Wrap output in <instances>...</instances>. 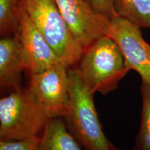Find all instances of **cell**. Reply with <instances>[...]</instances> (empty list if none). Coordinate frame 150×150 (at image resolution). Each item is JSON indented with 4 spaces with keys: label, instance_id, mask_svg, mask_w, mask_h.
Returning a JSON list of instances; mask_svg holds the SVG:
<instances>
[{
    "label": "cell",
    "instance_id": "1",
    "mask_svg": "<svg viewBox=\"0 0 150 150\" xmlns=\"http://www.w3.org/2000/svg\"><path fill=\"white\" fill-rule=\"evenodd\" d=\"M69 103L65 125L81 145L87 150H112L105 136L94 103L93 95L82 79L77 67L68 69Z\"/></svg>",
    "mask_w": 150,
    "mask_h": 150
},
{
    "label": "cell",
    "instance_id": "2",
    "mask_svg": "<svg viewBox=\"0 0 150 150\" xmlns=\"http://www.w3.org/2000/svg\"><path fill=\"white\" fill-rule=\"evenodd\" d=\"M50 120L29 86L11 92L0 99V140L40 136Z\"/></svg>",
    "mask_w": 150,
    "mask_h": 150
},
{
    "label": "cell",
    "instance_id": "3",
    "mask_svg": "<svg viewBox=\"0 0 150 150\" xmlns=\"http://www.w3.org/2000/svg\"><path fill=\"white\" fill-rule=\"evenodd\" d=\"M77 69L89 91L102 95L114 91L129 71L119 47L107 35L84 50Z\"/></svg>",
    "mask_w": 150,
    "mask_h": 150
},
{
    "label": "cell",
    "instance_id": "4",
    "mask_svg": "<svg viewBox=\"0 0 150 150\" xmlns=\"http://www.w3.org/2000/svg\"><path fill=\"white\" fill-rule=\"evenodd\" d=\"M21 4L61 63L68 68L79 63L84 49L67 26L55 0H21Z\"/></svg>",
    "mask_w": 150,
    "mask_h": 150
},
{
    "label": "cell",
    "instance_id": "5",
    "mask_svg": "<svg viewBox=\"0 0 150 150\" xmlns=\"http://www.w3.org/2000/svg\"><path fill=\"white\" fill-rule=\"evenodd\" d=\"M107 35L119 47L127 68L136 71L142 82L150 85V44L144 39L140 27L116 16L110 20Z\"/></svg>",
    "mask_w": 150,
    "mask_h": 150
},
{
    "label": "cell",
    "instance_id": "6",
    "mask_svg": "<svg viewBox=\"0 0 150 150\" xmlns=\"http://www.w3.org/2000/svg\"><path fill=\"white\" fill-rule=\"evenodd\" d=\"M68 67L60 63L30 74L29 85L50 119L64 117L69 103Z\"/></svg>",
    "mask_w": 150,
    "mask_h": 150
},
{
    "label": "cell",
    "instance_id": "7",
    "mask_svg": "<svg viewBox=\"0 0 150 150\" xmlns=\"http://www.w3.org/2000/svg\"><path fill=\"white\" fill-rule=\"evenodd\" d=\"M71 31L84 50L107 35L110 20L97 13L87 0H55Z\"/></svg>",
    "mask_w": 150,
    "mask_h": 150
},
{
    "label": "cell",
    "instance_id": "8",
    "mask_svg": "<svg viewBox=\"0 0 150 150\" xmlns=\"http://www.w3.org/2000/svg\"><path fill=\"white\" fill-rule=\"evenodd\" d=\"M19 38L22 45L26 71L29 75L41 72L61 63L22 4Z\"/></svg>",
    "mask_w": 150,
    "mask_h": 150
},
{
    "label": "cell",
    "instance_id": "9",
    "mask_svg": "<svg viewBox=\"0 0 150 150\" xmlns=\"http://www.w3.org/2000/svg\"><path fill=\"white\" fill-rule=\"evenodd\" d=\"M24 71L26 65L19 36L1 38L0 40L1 89L14 91L22 88V75Z\"/></svg>",
    "mask_w": 150,
    "mask_h": 150
},
{
    "label": "cell",
    "instance_id": "10",
    "mask_svg": "<svg viewBox=\"0 0 150 150\" xmlns=\"http://www.w3.org/2000/svg\"><path fill=\"white\" fill-rule=\"evenodd\" d=\"M40 150H83L61 117L48 122L40 136Z\"/></svg>",
    "mask_w": 150,
    "mask_h": 150
},
{
    "label": "cell",
    "instance_id": "11",
    "mask_svg": "<svg viewBox=\"0 0 150 150\" xmlns=\"http://www.w3.org/2000/svg\"><path fill=\"white\" fill-rule=\"evenodd\" d=\"M115 10L117 16L150 29V0H116Z\"/></svg>",
    "mask_w": 150,
    "mask_h": 150
},
{
    "label": "cell",
    "instance_id": "12",
    "mask_svg": "<svg viewBox=\"0 0 150 150\" xmlns=\"http://www.w3.org/2000/svg\"><path fill=\"white\" fill-rule=\"evenodd\" d=\"M21 0H0V35L19 36Z\"/></svg>",
    "mask_w": 150,
    "mask_h": 150
},
{
    "label": "cell",
    "instance_id": "13",
    "mask_svg": "<svg viewBox=\"0 0 150 150\" xmlns=\"http://www.w3.org/2000/svg\"><path fill=\"white\" fill-rule=\"evenodd\" d=\"M142 110L139 131L134 150H150V85L142 82L140 86Z\"/></svg>",
    "mask_w": 150,
    "mask_h": 150
},
{
    "label": "cell",
    "instance_id": "14",
    "mask_svg": "<svg viewBox=\"0 0 150 150\" xmlns=\"http://www.w3.org/2000/svg\"><path fill=\"white\" fill-rule=\"evenodd\" d=\"M40 136L21 140H0V150H40Z\"/></svg>",
    "mask_w": 150,
    "mask_h": 150
},
{
    "label": "cell",
    "instance_id": "15",
    "mask_svg": "<svg viewBox=\"0 0 150 150\" xmlns=\"http://www.w3.org/2000/svg\"><path fill=\"white\" fill-rule=\"evenodd\" d=\"M87 1L95 12L108 20L117 16L115 10L116 0H87Z\"/></svg>",
    "mask_w": 150,
    "mask_h": 150
},
{
    "label": "cell",
    "instance_id": "16",
    "mask_svg": "<svg viewBox=\"0 0 150 150\" xmlns=\"http://www.w3.org/2000/svg\"><path fill=\"white\" fill-rule=\"evenodd\" d=\"M112 150H122V149H117V148H116V147H114L113 148H112ZM132 150H134V149H132Z\"/></svg>",
    "mask_w": 150,
    "mask_h": 150
}]
</instances>
